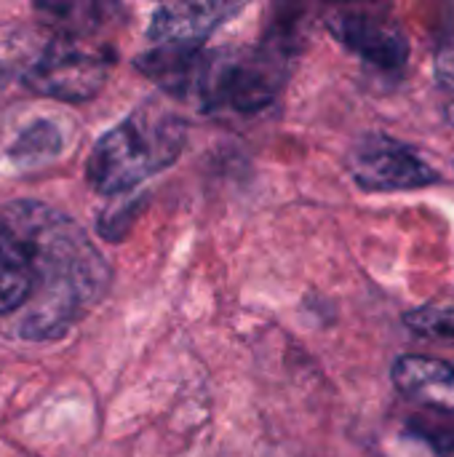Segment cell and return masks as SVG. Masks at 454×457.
<instances>
[{
  "label": "cell",
  "instance_id": "obj_6",
  "mask_svg": "<svg viewBox=\"0 0 454 457\" xmlns=\"http://www.w3.org/2000/svg\"><path fill=\"white\" fill-rule=\"evenodd\" d=\"M329 29L348 51L385 72L401 70L412 51L407 32L372 11H337L329 16Z\"/></svg>",
  "mask_w": 454,
  "mask_h": 457
},
{
  "label": "cell",
  "instance_id": "obj_12",
  "mask_svg": "<svg viewBox=\"0 0 454 457\" xmlns=\"http://www.w3.org/2000/svg\"><path fill=\"white\" fill-rule=\"evenodd\" d=\"M59 150V131H54L51 123L29 126V131L21 134L19 145L13 147V155L19 161H40L43 155H54Z\"/></svg>",
  "mask_w": 454,
  "mask_h": 457
},
{
  "label": "cell",
  "instance_id": "obj_14",
  "mask_svg": "<svg viewBox=\"0 0 454 457\" xmlns=\"http://www.w3.org/2000/svg\"><path fill=\"white\" fill-rule=\"evenodd\" d=\"M428 442L436 447V453L442 457H454V431H439V434H431Z\"/></svg>",
  "mask_w": 454,
  "mask_h": 457
},
{
  "label": "cell",
  "instance_id": "obj_3",
  "mask_svg": "<svg viewBox=\"0 0 454 457\" xmlns=\"http://www.w3.org/2000/svg\"><path fill=\"white\" fill-rule=\"evenodd\" d=\"M289 72V51L281 40L252 48L203 51L190 102L203 110L257 112L268 107L284 88Z\"/></svg>",
  "mask_w": 454,
  "mask_h": 457
},
{
  "label": "cell",
  "instance_id": "obj_1",
  "mask_svg": "<svg viewBox=\"0 0 454 457\" xmlns=\"http://www.w3.org/2000/svg\"><path fill=\"white\" fill-rule=\"evenodd\" d=\"M3 220L27 246L35 270V289L24 305L19 332L29 340L64 335L104 295L107 262L83 228L45 204H13Z\"/></svg>",
  "mask_w": 454,
  "mask_h": 457
},
{
  "label": "cell",
  "instance_id": "obj_2",
  "mask_svg": "<svg viewBox=\"0 0 454 457\" xmlns=\"http://www.w3.org/2000/svg\"><path fill=\"white\" fill-rule=\"evenodd\" d=\"M187 142L185 120L163 107L147 104L110 129L91 150L86 177L94 190L115 195L169 169Z\"/></svg>",
  "mask_w": 454,
  "mask_h": 457
},
{
  "label": "cell",
  "instance_id": "obj_10",
  "mask_svg": "<svg viewBox=\"0 0 454 457\" xmlns=\"http://www.w3.org/2000/svg\"><path fill=\"white\" fill-rule=\"evenodd\" d=\"M404 324L420 337H431L436 343L454 345V292L450 297H442V300H433L428 305L409 311L404 316Z\"/></svg>",
  "mask_w": 454,
  "mask_h": 457
},
{
  "label": "cell",
  "instance_id": "obj_13",
  "mask_svg": "<svg viewBox=\"0 0 454 457\" xmlns=\"http://www.w3.org/2000/svg\"><path fill=\"white\" fill-rule=\"evenodd\" d=\"M433 75L439 86L454 91V35H450L444 43H439L436 56H433Z\"/></svg>",
  "mask_w": 454,
  "mask_h": 457
},
{
  "label": "cell",
  "instance_id": "obj_9",
  "mask_svg": "<svg viewBox=\"0 0 454 457\" xmlns=\"http://www.w3.org/2000/svg\"><path fill=\"white\" fill-rule=\"evenodd\" d=\"M35 289V270L27 246L13 228L0 220V313H11L29 303Z\"/></svg>",
  "mask_w": 454,
  "mask_h": 457
},
{
  "label": "cell",
  "instance_id": "obj_11",
  "mask_svg": "<svg viewBox=\"0 0 454 457\" xmlns=\"http://www.w3.org/2000/svg\"><path fill=\"white\" fill-rule=\"evenodd\" d=\"M43 13H51L62 27H67L70 37L94 32L102 24V13L110 11V5H96V3H78V5H40Z\"/></svg>",
  "mask_w": 454,
  "mask_h": 457
},
{
  "label": "cell",
  "instance_id": "obj_5",
  "mask_svg": "<svg viewBox=\"0 0 454 457\" xmlns=\"http://www.w3.org/2000/svg\"><path fill=\"white\" fill-rule=\"evenodd\" d=\"M348 166L356 185L367 193H401L442 182L436 169H431L412 147L385 134L361 137Z\"/></svg>",
  "mask_w": 454,
  "mask_h": 457
},
{
  "label": "cell",
  "instance_id": "obj_15",
  "mask_svg": "<svg viewBox=\"0 0 454 457\" xmlns=\"http://www.w3.org/2000/svg\"><path fill=\"white\" fill-rule=\"evenodd\" d=\"M3 88H5V72H3V67H0V94H3Z\"/></svg>",
  "mask_w": 454,
  "mask_h": 457
},
{
  "label": "cell",
  "instance_id": "obj_7",
  "mask_svg": "<svg viewBox=\"0 0 454 457\" xmlns=\"http://www.w3.org/2000/svg\"><path fill=\"white\" fill-rule=\"evenodd\" d=\"M241 3H166L158 5L150 19V40L155 46L203 48L206 37L235 16Z\"/></svg>",
  "mask_w": 454,
  "mask_h": 457
},
{
  "label": "cell",
  "instance_id": "obj_8",
  "mask_svg": "<svg viewBox=\"0 0 454 457\" xmlns=\"http://www.w3.org/2000/svg\"><path fill=\"white\" fill-rule=\"evenodd\" d=\"M391 378L409 402L454 415V364L450 361L407 353L396 359Z\"/></svg>",
  "mask_w": 454,
  "mask_h": 457
},
{
  "label": "cell",
  "instance_id": "obj_4",
  "mask_svg": "<svg viewBox=\"0 0 454 457\" xmlns=\"http://www.w3.org/2000/svg\"><path fill=\"white\" fill-rule=\"evenodd\" d=\"M110 64V51L91 48L67 35L54 40L27 70V86L62 102H86L102 91Z\"/></svg>",
  "mask_w": 454,
  "mask_h": 457
}]
</instances>
